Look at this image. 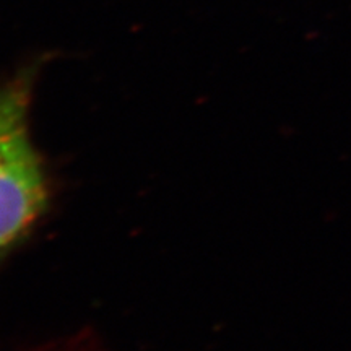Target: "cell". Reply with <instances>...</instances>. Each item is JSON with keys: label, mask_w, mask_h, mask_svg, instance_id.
I'll list each match as a JSON object with an SVG mask.
<instances>
[{"label": "cell", "mask_w": 351, "mask_h": 351, "mask_svg": "<svg viewBox=\"0 0 351 351\" xmlns=\"http://www.w3.org/2000/svg\"><path fill=\"white\" fill-rule=\"evenodd\" d=\"M36 67L0 85V262L28 234L49 202L46 171L29 135Z\"/></svg>", "instance_id": "6da1fadb"}]
</instances>
